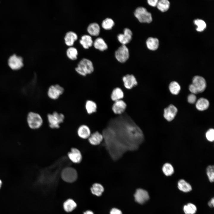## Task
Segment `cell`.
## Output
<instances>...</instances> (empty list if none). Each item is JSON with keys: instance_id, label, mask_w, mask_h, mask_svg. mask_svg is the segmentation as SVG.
<instances>
[{"instance_id": "obj_1", "label": "cell", "mask_w": 214, "mask_h": 214, "mask_svg": "<svg viewBox=\"0 0 214 214\" xmlns=\"http://www.w3.org/2000/svg\"><path fill=\"white\" fill-rule=\"evenodd\" d=\"M102 134L103 146L114 161L127 152L138 150L144 140L142 130L126 114L111 119Z\"/></svg>"}, {"instance_id": "obj_2", "label": "cell", "mask_w": 214, "mask_h": 214, "mask_svg": "<svg viewBox=\"0 0 214 214\" xmlns=\"http://www.w3.org/2000/svg\"><path fill=\"white\" fill-rule=\"evenodd\" d=\"M75 70L80 75L85 76L92 73L94 71V68L92 62L89 59L84 58L79 62Z\"/></svg>"}, {"instance_id": "obj_3", "label": "cell", "mask_w": 214, "mask_h": 214, "mask_svg": "<svg viewBox=\"0 0 214 214\" xmlns=\"http://www.w3.org/2000/svg\"><path fill=\"white\" fill-rule=\"evenodd\" d=\"M47 118L50 127L57 129L59 128L60 125L64 122L65 116L62 113L54 111L52 113L48 114Z\"/></svg>"}, {"instance_id": "obj_4", "label": "cell", "mask_w": 214, "mask_h": 214, "mask_svg": "<svg viewBox=\"0 0 214 214\" xmlns=\"http://www.w3.org/2000/svg\"><path fill=\"white\" fill-rule=\"evenodd\" d=\"M26 119L28 126L33 129L40 128L43 123V119L40 115L36 112L31 111L29 112Z\"/></svg>"}, {"instance_id": "obj_5", "label": "cell", "mask_w": 214, "mask_h": 214, "mask_svg": "<svg viewBox=\"0 0 214 214\" xmlns=\"http://www.w3.org/2000/svg\"><path fill=\"white\" fill-rule=\"evenodd\" d=\"M134 15L141 23H150L152 21L151 14L143 7L137 8L134 12Z\"/></svg>"}, {"instance_id": "obj_6", "label": "cell", "mask_w": 214, "mask_h": 214, "mask_svg": "<svg viewBox=\"0 0 214 214\" xmlns=\"http://www.w3.org/2000/svg\"><path fill=\"white\" fill-rule=\"evenodd\" d=\"M64 88L58 84H53L48 87L47 95L48 97L52 100H55L59 98L64 92Z\"/></svg>"}, {"instance_id": "obj_7", "label": "cell", "mask_w": 214, "mask_h": 214, "mask_svg": "<svg viewBox=\"0 0 214 214\" xmlns=\"http://www.w3.org/2000/svg\"><path fill=\"white\" fill-rule=\"evenodd\" d=\"M61 176L64 181L68 182H73L76 180L78 174L74 168L68 167L65 168L62 170Z\"/></svg>"}, {"instance_id": "obj_8", "label": "cell", "mask_w": 214, "mask_h": 214, "mask_svg": "<svg viewBox=\"0 0 214 214\" xmlns=\"http://www.w3.org/2000/svg\"><path fill=\"white\" fill-rule=\"evenodd\" d=\"M115 55V58L118 62L121 63H124L129 59V50L125 45H122L116 51Z\"/></svg>"}, {"instance_id": "obj_9", "label": "cell", "mask_w": 214, "mask_h": 214, "mask_svg": "<svg viewBox=\"0 0 214 214\" xmlns=\"http://www.w3.org/2000/svg\"><path fill=\"white\" fill-rule=\"evenodd\" d=\"M8 64L10 68L13 70H19L23 66V59L21 57L14 54L9 58Z\"/></svg>"}, {"instance_id": "obj_10", "label": "cell", "mask_w": 214, "mask_h": 214, "mask_svg": "<svg viewBox=\"0 0 214 214\" xmlns=\"http://www.w3.org/2000/svg\"><path fill=\"white\" fill-rule=\"evenodd\" d=\"M198 93L203 92L206 87V83L204 78L199 76H194L192 84Z\"/></svg>"}, {"instance_id": "obj_11", "label": "cell", "mask_w": 214, "mask_h": 214, "mask_svg": "<svg viewBox=\"0 0 214 214\" xmlns=\"http://www.w3.org/2000/svg\"><path fill=\"white\" fill-rule=\"evenodd\" d=\"M135 201L140 204H143L149 199L148 192L142 189H138L134 194Z\"/></svg>"}, {"instance_id": "obj_12", "label": "cell", "mask_w": 214, "mask_h": 214, "mask_svg": "<svg viewBox=\"0 0 214 214\" xmlns=\"http://www.w3.org/2000/svg\"><path fill=\"white\" fill-rule=\"evenodd\" d=\"M123 34H118L117 38L119 41L122 45L129 43L132 39V32L129 29L125 28L124 30Z\"/></svg>"}, {"instance_id": "obj_13", "label": "cell", "mask_w": 214, "mask_h": 214, "mask_svg": "<svg viewBox=\"0 0 214 214\" xmlns=\"http://www.w3.org/2000/svg\"><path fill=\"white\" fill-rule=\"evenodd\" d=\"M67 155L70 160L75 163H79L82 160V156L81 152L76 148H72Z\"/></svg>"}, {"instance_id": "obj_14", "label": "cell", "mask_w": 214, "mask_h": 214, "mask_svg": "<svg viewBox=\"0 0 214 214\" xmlns=\"http://www.w3.org/2000/svg\"><path fill=\"white\" fill-rule=\"evenodd\" d=\"M125 87L128 89H131L137 86L138 82L135 76L132 74H127L122 78Z\"/></svg>"}, {"instance_id": "obj_15", "label": "cell", "mask_w": 214, "mask_h": 214, "mask_svg": "<svg viewBox=\"0 0 214 214\" xmlns=\"http://www.w3.org/2000/svg\"><path fill=\"white\" fill-rule=\"evenodd\" d=\"M177 112V108L174 105L171 104L164 109V117L167 121H171L174 119Z\"/></svg>"}, {"instance_id": "obj_16", "label": "cell", "mask_w": 214, "mask_h": 214, "mask_svg": "<svg viewBox=\"0 0 214 214\" xmlns=\"http://www.w3.org/2000/svg\"><path fill=\"white\" fill-rule=\"evenodd\" d=\"M127 107L126 103L122 100L115 101L112 105V109L114 113L122 114L125 111Z\"/></svg>"}, {"instance_id": "obj_17", "label": "cell", "mask_w": 214, "mask_h": 214, "mask_svg": "<svg viewBox=\"0 0 214 214\" xmlns=\"http://www.w3.org/2000/svg\"><path fill=\"white\" fill-rule=\"evenodd\" d=\"M89 142L93 145H97L101 144L103 140L102 133L96 131L91 134L88 138Z\"/></svg>"}, {"instance_id": "obj_18", "label": "cell", "mask_w": 214, "mask_h": 214, "mask_svg": "<svg viewBox=\"0 0 214 214\" xmlns=\"http://www.w3.org/2000/svg\"><path fill=\"white\" fill-rule=\"evenodd\" d=\"M78 38V35L75 32L72 31H69L66 33L64 36V42L67 46L72 47Z\"/></svg>"}, {"instance_id": "obj_19", "label": "cell", "mask_w": 214, "mask_h": 214, "mask_svg": "<svg viewBox=\"0 0 214 214\" xmlns=\"http://www.w3.org/2000/svg\"><path fill=\"white\" fill-rule=\"evenodd\" d=\"M77 133L78 136L83 139H88L91 134L90 128L86 125H80L77 130Z\"/></svg>"}, {"instance_id": "obj_20", "label": "cell", "mask_w": 214, "mask_h": 214, "mask_svg": "<svg viewBox=\"0 0 214 214\" xmlns=\"http://www.w3.org/2000/svg\"><path fill=\"white\" fill-rule=\"evenodd\" d=\"M93 41L90 35L85 34L81 37L79 43L85 49H88L93 44Z\"/></svg>"}, {"instance_id": "obj_21", "label": "cell", "mask_w": 214, "mask_h": 214, "mask_svg": "<svg viewBox=\"0 0 214 214\" xmlns=\"http://www.w3.org/2000/svg\"><path fill=\"white\" fill-rule=\"evenodd\" d=\"M87 31L90 36H97L100 33V28L97 23H92L88 25Z\"/></svg>"}, {"instance_id": "obj_22", "label": "cell", "mask_w": 214, "mask_h": 214, "mask_svg": "<svg viewBox=\"0 0 214 214\" xmlns=\"http://www.w3.org/2000/svg\"><path fill=\"white\" fill-rule=\"evenodd\" d=\"M94 47L96 49L101 51H103L107 49L108 45L104 40L101 37H98L93 42Z\"/></svg>"}, {"instance_id": "obj_23", "label": "cell", "mask_w": 214, "mask_h": 214, "mask_svg": "<svg viewBox=\"0 0 214 214\" xmlns=\"http://www.w3.org/2000/svg\"><path fill=\"white\" fill-rule=\"evenodd\" d=\"M85 107L86 112L89 114L96 112L97 109L96 103L91 100H87L86 101Z\"/></svg>"}, {"instance_id": "obj_24", "label": "cell", "mask_w": 214, "mask_h": 214, "mask_svg": "<svg viewBox=\"0 0 214 214\" xmlns=\"http://www.w3.org/2000/svg\"><path fill=\"white\" fill-rule=\"evenodd\" d=\"M146 44L147 48L149 50L155 51L158 48L159 42L157 38L150 37L147 40Z\"/></svg>"}, {"instance_id": "obj_25", "label": "cell", "mask_w": 214, "mask_h": 214, "mask_svg": "<svg viewBox=\"0 0 214 214\" xmlns=\"http://www.w3.org/2000/svg\"><path fill=\"white\" fill-rule=\"evenodd\" d=\"M209 106V102L206 98L201 97L196 101V106L197 109L199 111H203L207 109Z\"/></svg>"}, {"instance_id": "obj_26", "label": "cell", "mask_w": 214, "mask_h": 214, "mask_svg": "<svg viewBox=\"0 0 214 214\" xmlns=\"http://www.w3.org/2000/svg\"><path fill=\"white\" fill-rule=\"evenodd\" d=\"M124 97V92L119 87H116L114 89L111 96V100L114 102L122 100Z\"/></svg>"}, {"instance_id": "obj_27", "label": "cell", "mask_w": 214, "mask_h": 214, "mask_svg": "<svg viewBox=\"0 0 214 214\" xmlns=\"http://www.w3.org/2000/svg\"><path fill=\"white\" fill-rule=\"evenodd\" d=\"M177 186L180 190L184 192H189L192 190L191 185L183 179H181L179 181Z\"/></svg>"}, {"instance_id": "obj_28", "label": "cell", "mask_w": 214, "mask_h": 214, "mask_svg": "<svg viewBox=\"0 0 214 214\" xmlns=\"http://www.w3.org/2000/svg\"><path fill=\"white\" fill-rule=\"evenodd\" d=\"M78 52L75 47H70L66 51V55L67 57L72 60H75L77 59Z\"/></svg>"}, {"instance_id": "obj_29", "label": "cell", "mask_w": 214, "mask_h": 214, "mask_svg": "<svg viewBox=\"0 0 214 214\" xmlns=\"http://www.w3.org/2000/svg\"><path fill=\"white\" fill-rule=\"evenodd\" d=\"M76 203L73 199H69L64 203L63 207L67 212H69L73 211L76 207Z\"/></svg>"}, {"instance_id": "obj_30", "label": "cell", "mask_w": 214, "mask_h": 214, "mask_svg": "<svg viewBox=\"0 0 214 214\" xmlns=\"http://www.w3.org/2000/svg\"><path fill=\"white\" fill-rule=\"evenodd\" d=\"M91 190L92 193L97 196H100L104 190L103 186L98 183L94 184L91 188Z\"/></svg>"}, {"instance_id": "obj_31", "label": "cell", "mask_w": 214, "mask_h": 214, "mask_svg": "<svg viewBox=\"0 0 214 214\" xmlns=\"http://www.w3.org/2000/svg\"><path fill=\"white\" fill-rule=\"evenodd\" d=\"M162 171L166 176H168L171 175L174 173V169L171 164L169 163H166L163 165Z\"/></svg>"}, {"instance_id": "obj_32", "label": "cell", "mask_w": 214, "mask_h": 214, "mask_svg": "<svg viewBox=\"0 0 214 214\" xmlns=\"http://www.w3.org/2000/svg\"><path fill=\"white\" fill-rule=\"evenodd\" d=\"M170 2L167 0H160L158 1L157 6L158 10L162 12H165L169 9Z\"/></svg>"}, {"instance_id": "obj_33", "label": "cell", "mask_w": 214, "mask_h": 214, "mask_svg": "<svg viewBox=\"0 0 214 214\" xmlns=\"http://www.w3.org/2000/svg\"><path fill=\"white\" fill-rule=\"evenodd\" d=\"M169 89L171 92L174 95H177L180 90V86L179 84L175 81L170 83L169 86Z\"/></svg>"}, {"instance_id": "obj_34", "label": "cell", "mask_w": 214, "mask_h": 214, "mask_svg": "<svg viewBox=\"0 0 214 214\" xmlns=\"http://www.w3.org/2000/svg\"><path fill=\"white\" fill-rule=\"evenodd\" d=\"M183 209L185 214H194L197 210L196 206L191 203H189L184 205Z\"/></svg>"}, {"instance_id": "obj_35", "label": "cell", "mask_w": 214, "mask_h": 214, "mask_svg": "<svg viewBox=\"0 0 214 214\" xmlns=\"http://www.w3.org/2000/svg\"><path fill=\"white\" fill-rule=\"evenodd\" d=\"M114 25L113 20L111 18H107L103 21L101 24L103 28L106 30H110Z\"/></svg>"}, {"instance_id": "obj_36", "label": "cell", "mask_w": 214, "mask_h": 214, "mask_svg": "<svg viewBox=\"0 0 214 214\" xmlns=\"http://www.w3.org/2000/svg\"><path fill=\"white\" fill-rule=\"evenodd\" d=\"M194 24L197 26L196 30L198 32H202L206 27L205 22L202 20L197 19L194 21Z\"/></svg>"}, {"instance_id": "obj_37", "label": "cell", "mask_w": 214, "mask_h": 214, "mask_svg": "<svg viewBox=\"0 0 214 214\" xmlns=\"http://www.w3.org/2000/svg\"><path fill=\"white\" fill-rule=\"evenodd\" d=\"M206 173L209 181L213 182L214 180V166L209 165L206 169Z\"/></svg>"}, {"instance_id": "obj_38", "label": "cell", "mask_w": 214, "mask_h": 214, "mask_svg": "<svg viewBox=\"0 0 214 214\" xmlns=\"http://www.w3.org/2000/svg\"><path fill=\"white\" fill-rule=\"evenodd\" d=\"M205 136L207 140L211 142L214 140V130L211 128L209 129L205 133Z\"/></svg>"}, {"instance_id": "obj_39", "label": "cell", "mask_w": 214, "mask_h": 214, "mask_svg": "<svg viewBox=\"0 0 214 214\" xmlns=\"http://www.w3.org/2000/svg\"><path fill=\"white\" fill-rule=\"evenodd\" d=\"M196 97L195 94H191L189 95L188 97V102L190 103H194L196 101Z\"/></svg>"}, {"instance_id": "obj_40", "label": "cell", "mask_w": 214, "mask_h": 214, "mask_svg": "<svg viewBox=\"0 0 214 214\" xmlns=\"http://www.w3.org/2000/svg\"><path fill=\"white\" fill-rule=\"evenodd\" d=\"M158 1V0H148L147 1V3L149 5L154 7L157 6Z\"/></svg>"}, {"instance_id": "obj_41", "label": "cell", "mask_w": 214, "mask_h": 214, "mask_svg": "<svg viewBox=\"0 0 214 214\" xmlns=\"http://www.w3.org/2000/svg\"><path fill=\"white\" fill-rule=\"evenodd\" d=\"M110 214H122V213L119 210L116 208H113L111 210Z\"/></svg>"}, {"instance_id": "obj_42", "label": "cell", "mask_w": 214, "mask_h": 214, "mask_svg": "<svg viewBox=\"0 0 214 214\" xmlns=\"http://www.w3.org/2000/svg\"><path fill=\"white\" fill-rule=\"evenodd\" d=\"M214 198H212L211 200L209 201L208 203L209 206L210 207H214Z\"/></svg>"}, {"instance_id": "obj_43", "label": "cell", "mask_w": 214, "mask_h": 214, "mask_svg": "<svg viewBox=\"0 0 214 214\" xmlns=\"http://www.w3.org/2000/svg\"><path fill=\"white\" fill-rule=\"evenodd\" d=\"M84 214H94V213L90 210H87L84 212Z\"/></svg>"}, {"instance_id": "obj_44", "label": "cell", "mask_w": 214, "mask_h": 214, "mask_svg": "<svg viewBox=\"0 0 214 214\" xmlns=\"http://www.w3.org/2000/svg\"><path fill=\"white\" fill-rule=\"evenodd\" d=\"M2 185V180L0 179V189L1 188Z\"/></svg>"}]
</instances>
